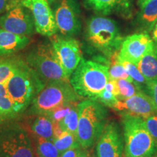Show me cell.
<instances>
[{
	"label": "cell",
	"mask_w": 157,
	"mask_h": 157,
	"mask_svg": "<svg viewBox=\"0 0 157 157\" xmlns=\"http://www.w3.org/2000/svg\"><path fill=\"white\" fill-rule=\"evenodd\" d=\"M44 84L38 74L23 60L15 74L5 83L7 95L17 115L28 109Z\"/></svg>",
	"instance_id": "obj_1"
},
{
	"label": "cell",
	"mask_w": 157,
	"mask_h": 157,
	"mask_svg": "<svg viewBox=\"0 0 157 157\" xmlns=\"http://www.w3.org/2000/svg\"><path fill=\"white\" fill-rule=\"evenodd\" d=\"M78 119L76 139L84 149L93 147L106 124L107 110L97 101L88 99L78 104Z\"/></svg>",
	"instance_id": "obj_2"
},
{
	"label": "cell",
	"mask_w": 157,
	"mask_h": 157,
	"mask_svg": "<svg viewBox=\"0 0 157 157\" xmlns=\"http://www.w3.org/2000/svg\"><path fill=\"white\" fill-rule=\"evenodd\" d=\"M109 79L108 66L82 58L70 76V83L80 97L95 101Z\"/></svg>",
	"instance_id": "obj_3"
},
{
	"label": "cell",
	"mask_w": 157,
	"mask_h": 157,
	"mask_svg": "<svg viewBox=\"0 0 157 157\" xmlns=\"http://www.w3.org/2000/svg\"><path fill=\"white\" fill-rule=\"evenodd\" d=\"M122 124L124 157H147L157 154V141L151 135L144 119L124 114Z\"/></svg>",
	"instance_id": "obj_4"
},
{
	"label": "cell",
	"mask_w": 157,
	"mask_h": 157,
	"mask_svg": "<svg viewBox=\"0 0 157 157\" xmlns=\"http://www.w3.org/2000/svg\"><path fill=\"white\" fill-rule=\"evenodd\" d=\"M25 62L38 74L44 84L49 82H70L57 56L52 43H39L29 51Z\"/></svg>",
	"instance_id": "obj_5"
},
{
	"label": "cell",
	"mask_w": 157,
	"mask_h": 157,
	"mask_svg": "<svg viewBox=\"0 0 157 157\" xmlns=\"http://www.w3.org/2000/svg\"><path fill=\"white\" fill-rule=\"evenodd\" d=\"M80 98L70 82H49L34 98L28 108V113L32 116L47 115L53 109L65 104L78 102Z\"/></svg>",
	"instance_id": "obj_6"
},
{
	"label": "cell",
	"mask_w": 157,
	"mask_h": 157,
	"mask_svg": "<svg viewBox=\"0 0 157 157\" xmlns=\"http://www.w3.org/2000/svg\"><path fill=\"white\" fill-rule=\"evenodd\" d=\"M0 157H38L36 145L22 125L0 121Z\"/></svg>",
	"instance_id": "obj_7"
},
{
	"label": "cell",
	"mask_w": 157,
	"mask_h": 157,
	"mask_svg": "<svg viewBox=\"0 0 157 157\" xmlns=\"http://www.w3.org/2000/svg\"><path fill=\"white\" fill-rule=\"evenodd\" d=\"M86 39L92 47L109 57L119 50L123 41L117 23L102 16L89 20L86 27Z\"/></svg>",
	"instance_id": "obj_8"
},
{
	"label": "cell",
	"mask_w": 157,
	"mask_h": 157,
	"mask_svg": "<svg viewBox=\"0 0 157 157\" xmlns=\"http://www.w3.org/2000/svg\"><path fill=\"white\" fill-rule=\"evenodd\" d=\"M20 4L30 11L37 33L48 37L56 34L58 28L48 0H20Z\"/></svg>",
	"instance_id": "obj_9"
},
{
	"label": "cell",
	"mask_w": 157,
	"mask_h": 157,
	"mask_svg": "<svg viewBox=\"0 0 157 157\" xmlns=\"http://www.w3.org/2000/svg\"><path fill=\"white\" fill-rule=\"evenodd\" d=\"M0 27L13 34L25 36L32 34L35 29L32 15L21 4L1 15Z\"/></svg>",
	"instance_id": "obj_10"
},
{
	"label": "cell",
	"mask_w": 157,
	"mask_h": 157,
	"mask_svg": "<svg viewBox=\"0 0 157 157\" xmlns=\"http://www.w3.org/2000/svg\"><path fill=\"white\" fill-rule=\"evenodd\" d=\"M51 37V43L57 56L70 77L82 58L79 44L76 39L71 36H58L55 34Z\"/></svg>",
	"instance_id": "obj_11"
},
{
	"label": "cell",
	"mask_w": 157,
	"mask_h": 157,
	"mask_svg": "<svg viewBox=\"0 0 157 157\" xmlns=\"http://www.w3.org/2000/svg\"><path fill=\"white\" fill-rule=\"evenodd\" d=\"M124 148V137L114 121L105 124L95 148L97 157H122Z\"/></svg>",
	"instance_id": "obj_12"
},
{
	"label": "cell",
	"mask_w": 157,
	"mask_h": 157,
	"mask_svg": "<svg viewBox=\"0 0 157 157\" xmlns=\"http://www.w3.org/2000/svg\"><path fill=\"white\" fill-rule=\"evenodd\" d=\"M58 31L65 36L77 34L81 29L77 6L74 0H61L54 13Z\"/></svg>",
	"instance_id": "obj_13"
},
{
	"label": "cell",
	"mask_w": 157,
	"mask_h": 157,
	"mask_svg": "<svg viewBox=\"0 0 157 157\" xmlns=\"http://www.w3.org/2000/svg\"><path fill=\"white\" fill-rule=\"evenodd\" d=\"M154 43L147 32L132 34L123 39L119 56L136 65Z\"/></svg>",
	"instance_id": "obj_14"
},
{
	"label": "cell",
	"mask_w": 157,
	"mask_h": 157,
	"mask_svg": "<svg viewBox=\"0 0 157 157\" xmlns=\"http://www.w3.org/2000/svg\"><path fill=\"white\" fill-rule=\"evenodd\" d=\"M113 109L122 113V115H131L145 119L157 113L149 96L139 90L132 97L124 100H118Z\"/></svg>",
	"instance_id": "obj_15"
},
{
	"label": "cell",
	"mask_w": 157,
	"mask_h": 157,
	"mask_svg": "<svg viewBox=\"0 0 157 157\" xmlns=\"http://www.w3.org/2000/svg\"><path fill=\"white\" fill-rule=\"evenodd\" d=\"M87 5L99 14L108 15L119 13L129 15L132 0H84Z\"/></svg>",
	"instance_id": "obj_16"
},
{
	"label": "cell",
	"mask_w": 157,
	"mask_h": 157,
	"mask_svg": "<svg viewBox=\"0 0 157 157\" xmlns=\"http://www.w3.org/2000/svg\"><path fill=\"white\" fill-rule=\"evenodd\" d=\"M31 42L28 36H20L0 27V56H10L23 50Z\"/></svg>",
	"instance_id": "obj_17"
},
{
	"label": "cell",
	"mask_w": 157,
	"mask_h": 157,
	"mask_svg": "<svg viewBox=\"0 0 157 157\" xmlns=\"http://www.w3.org/2000/svg\"><path fill=\"white\" fill-rule=\"evenodd\" d=\"M136 66L148 82L157 79V44L156 42L142 57Z\"/></svg>",
	"instance_id": "obj_18"
},
{
	"label": "cell",
	"mask_w": 157,
	"mask_h": 157,
	"mask_svg": "<svg viewBox=\"0 0 157 157\" xmlns=\"http://www.w3.org/2000/svg\"><path fill=\"white\" fill-rule=\"evenodd\" d=\"M35 117L30 123V131L37 137H41L47 140L53 139L55 124L48 115H34Z\"/></svg>",
	"instance_id": "obj_19"
},
{
	"label": "cell",
	"mask_w": 157,
	"mask_h": 157,
	"mask_svg": "<svg viewBox=\"0 0 157 157\" xmlns=\"http://www.w3.org/2000/svg\"><path fill=\"white\" fill-rule=\"evenodd\" d=\"M140 10L139 23L144 32L148 33L153 30L157 23V0H151Z\"/></svg>",
	"instance_id": "obj_20"
},
{
	"label": "cell",
	"mask_w": 157,
	"mask_h": 157,
	"mask_svg": "<svg viewBox=\"0 0 157 157\" xmlns=\"http://www.w3.org/2000/svg\"><path fill=\"white\" fill-rule=\"evenodd\" d=\"M52 142L60 154L68 149L79 146L76 134L62 130L57 124H55Z\"/></svg>",
	"instance_id": "obj_21"
},
{
	"label": "cell",
	"mask_w": 157,
	"mask_h": 157,
	"mask_svg": "<svg viewBox=\"0 0 157 157\" xmlns=\"http://www.w3.org/2000/svg\"><path fill=\"white\" fill-rule=\"evenodd\" d=\"M14 105L7 95L5 84H0V121H9L17 117Z\"/></svg>",
	"instance_id": "obj_22"
},
{
	"label": "cell",
	"mask_w": 157,
	"mask_h": 157,
	"mask_svg": "<svg viewBox=\"0 0 157 157\" xmlns=\"http://www.w3.org/2000/svg\"><path fill=\"white\" fill-rule=\"evenodd\" d=\"M119 61L124 66L127 74H129V76L132 79L133 83L137 86V87L139 90H142L143 92H144L146 94L148 82H147L144 76H143V74L140 73V71L138 70L136 65L125 60V59L120 58L119 56Z\"/></svg>",
	"instance_id": "obj_23"
},
{
	"label": "cell",
	"mask_w": 157,
	"mask_h": 157,
	"mask_svg": "<svg viewBox=\"0 0 157 157\" xmlns=\"http://www.w3.org/2000/svg\"><path fill=\"white\" fill-rule=\"evenodd\" d=\"M23 60L17 58L0 59V84H5L9 80L20 66Z\"/></svg>",
	"instance_id": "obj_24"
},
{
	"label": "cell",
	"mask_w": 157,
	"mask_h": 157,
	"mask_svg": "<svg viewBox=\"0 0 157 157\" xmlns=\"http://www.w3.org/2000/svg\"><path fill=\"white\" fill-rule=\"evenodd\" d=\"M119 50L116 51L112 55L109 56L110 62L109 67V78H113V79H126L129 82H132L129 74L124 68V66L119 61Z\"/></svg>",
	"instance_id": "obj_25"
},
{
	"label": "cell",
	"mask_w": 157,
	"mask_h": 157,
	"mask_svg": "<svg viewBox=\"0 0 157 157\" xmlns=\"http://www.w3.org/2000/svg\"><path fill=\"white\" fill-rule=\"evenodd\" d=\"M36 150L38 157H60V153L52 140L35 136Z\"/></svg>",
	"instance_id": "obj_26"
},
{
	"label": "cell",
	"mask_w": 157,
	"mask_h": 157,
	"mask_svg": "<svg viewBox=\"0 0 157 157\" xmlns=\"http://www.w3.org/2000/svg\"><path fill=\"white\" fill-rule=\"evenodd\" d=\"M78 104L73 106L68 114L63 118V119L58 124H57L62 130L67 131L76 135L78 119Z\"/></svg>",
	"instance_id": "obj_27"
},
{
	"label": "cell",
	"mask_w": 157,
	"mask_h": 157,
	"mask_svg": "<svg viewBox=\"0 0 157 157\" xmlns=\"http://www.w3.org/2000/svg\"><path fill=\"white\" fill-rule=\"evenodd\" d=\"M118 87L119 90V95L118 100H124L130 98L135 95L139 91L137 86L132 82H129L126 79H117Z\"/></svg>",
	"instance_id": "obj_28"
},
{
	"label": "cell",
	"mask_w": 157,
	"mask_h": 157,
	"mask_svg": "<svg viewBox=\"0 0 157 157\" xmlns=\"http://www.w3.org/2000/svg\"><path fill=\"white\" fill-rule=\"evenodd\" d=\"M78 103L79 102H72V103L65 104V105L53 109L47 115L52 119L55 124H58L63 119V118L68 114L73 106Z\"/></svg>",
	"instance_id": "obj_29"
},
{
	"label": "cell",
	"mask_w": 157,
	"mask_h": 157,
	"mask_svg": "<svg viewBox=\"0 0 157 157\" xmlns=\"http://www.w3.org/2000/svg\"><path fill=\"white\" fill-rule=\"evenodd\" d=\"M103 104L105 106H108L113 109L115 105L117 104L118 99L117 96L113 95L112 92H111L106 88H104L101 93L100 94L97 99L95 100Z\"/></svg>",
	"instance_id": "obj_30"
},
{
	"label": "cell",
	"mask_w": 157,
	"mask_h": 157,
	"mask_svg": "<svg viewBox=\"0 0 157 157\" xmlns=\"http://www.w3.org/2000/svg\"><path fill=\"white\" fill-rule=\"evenodd\" d=\"M88 156L87 149L82 148L80 146H75L63 153L60 157H86Z\"/></svg>",
	"instance_id": "obj_31"
},
{
	"label": "cell",
	"mask_w": 157,
	"mask_h": 157,
	"mask_svg": "<svg viewBox=\"0 0 157 157\" xmlns=\"http://www.w3.org/2000/svg\"><path fill=\"white\" fill-rule=\"evenodd\" d=\"M151 135L157 141V115L154 114L144 119Z\"/></svg>",
	"instance_id": "obj_32"
},
{
	"label": "cell",
	"mask_w": 157,
	"mask_h": 157,
	"mask_svg": "<svg viewBox=\"0 0 157 157\" xmlns=\"http://www.w3.org/2000/svg\"><path fill=\"white\" fill-rule=\"evenodd\" d=\"M146 94L151 99L157 112V79L148 82Z\"/></svg>",
	"instance_id": "obj_33"
},
{
	"label": "cell",
	"mask_w": 157,
	"mask_h": 157,
	"mask_svg": "<svg viewBox=\"0 0 157 157\" xmlns=\"http://www.w3.org/2000/svg\"><path fill=\"white\" fill-rule=\"evenodd\" d=\"M20 4V0H0V15H2Z\"/></svg>",
	"instance_id": "obj_34"
},
{
	"label": "cell",
	"mask_w": 157,
	"mask_h": 157,
	"mask_svg": "<svg viewBox=\"0 0 157 157\" xmlns=\"http://www.w3.org/2000/svg\"><path fill=\"white\" fill-rule=\"evenodd\" d=\"M153 39L157 44V23L154 25V29H153Z\"/></svg>",
	"instance_id": "obj_35"
},
{
	"label": "cell",
	"mask_w": 157,
	"mask_h": 157,
	"mask_svg": "<svg viewBox=\"0 0 157 157\" xmlns=\"http://www.w3.org/2000/svg\"><path fill=\"white\" fill-rule=\"evenodd\" d=\"M151 0H138V5H139V7H140V8H142L143 6H145L146 5L147 3L148 2H150Z\"/></svg>",
	"instance_id": "obj_36"
},
{
	"label": "cell",
	"mask_w": 157,
	"mask_h": 157,
	"mask_svg": "<svg viewBox=\"0 0 157 157\" xmlns=\"http://www.w3.org/2000/svg\"><path fill=\"white\" fill-rule=\"evenodd\" d=\"M147 157H157V154H156L154 156H147Z\"/></svg>",
	"instance_id": "obj_37"
},
{
	"label": "cell",
	"mask_w": 157,
	"mask_h": 157,
	"mask_svg": "<svg viewBox=\"0 0 157 157\" xmlns=\"http://www.w3.org/2000/svg\"><path fill=\"white\" fill-rule=\"evenodd\" d=\"M53 1H55V0H48V2H50V3L52 2H53Z\"/></svg>",
	"instance_id": "obj_38"
},
{
	"label": "cell",
	"mask_w": 157,
	"mask_h": 157,
	"mask_svg": "<svg viewBox=\"0 0 157 157\" xmlns=\"http://www.w3.org/2000/svg\"><path fill=\"white\" fill-rule=\"evenodd\" d=\"M86 157H89V156H86Z\"/></svg>",
	"instance_id": "obj_39"
}]
</instances>
